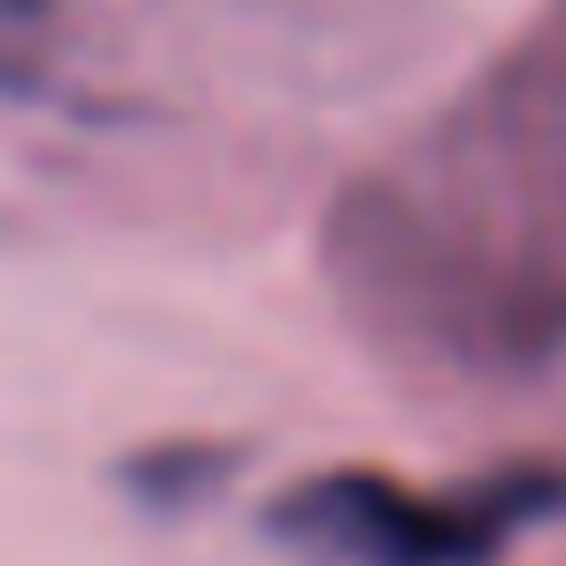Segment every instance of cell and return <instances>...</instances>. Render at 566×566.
I'll return each mask as SVG.
<instances>
[{"mask_svg": "<svg viewBox=\"0 0 566 566\" xmlns=\"http://www.w3.org/2000/svg\"><path fill=\"white\" fill-rule=\"evenodd\" d=\"M241 465H249V442H233V434H164V442H140L117 458V489L140 512L179 520V512H202L210 496H226Z\"/></svg>", "mask_w": 566, "mask_h": 566, "instance_id": "cell-3", "label": "cell"}, {"mask_svg": "<svg viewBox=\"0 0 566 566\" xmlns=\"http://www.w3.org/2000/svg\"><path fill=\"white\" fill-rule=\"evenodd\" d=\"M318 264L388 365L520 380L566 357V0L334 195Z\"/></svg>", "mask_w": 566, "mask_h": 566, "instance_id": "cell-1", "label": "cell"}, {"mask_svg": "<svg viewBox=\"0 0 566 566\" xmlns=\"http://www.w3.org/2000/svg\"><path fill=\"white\" fill-rule=\"evenodd\" d=\"M0 94H40V71H32L9 40H0Z\"/></svg>", "mask_w": 566, "mask_h": 566, "instance_id": "cell-4", "label": "cell"}, {"mask_svg": "<svg viewBox=\"0 0 566 566\" xmlns=\"http://www.w3.org/2000/svg\"><path fill=\"white\" fill-rule=\"evenodd\" d=\"M551 520H566V458H512L450 489L388 465H318L272 496L264 535L303 566H504Z\"/></svg>", "mask_w": 566, "mask_h": 566, "instance_id": "cell-2", "label": "cell"}]
</instances>
